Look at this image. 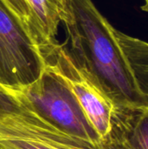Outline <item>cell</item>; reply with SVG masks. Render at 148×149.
<instances>
[{"mask_svg":"<svg viewBox=\"0 0 148 149\" xmlns=\"http://www.w3.org/2000/svg\"><path fill=\"white\" fill-rule=\"evenodd\" d=\"M10 90L57 127L88 141L105 144L85 118L65 79L51 65L47 63L41 76L30 86Z\"/></svg>","mask_w":148,"mask_h":149,"instance_id":"cell-3","label":"cell"},{"mask_svg":"<svg viewBox=\"0 0 148 149\" xmlns=\"http://www.w3.org/2000/svg\"><path fill=\"white\" fill-rule=\"evenodd\" d=\"M43 40V57L45 58L58 45L56 36L62 22L65 0H27Z\"/></svg>","mask_w":148,"mask_h":149,"instance_id":"cell-7","label":"cell"},{"mask_svg":"<svg viewBox=\"0 0 148 149\" xmlns=\"http://www.w3.org/2000/svg\"><path fill=\"white\" fill-rule=\"evenodd\" d=\"M114 34L140 91L148 100V42L126 35L116 29Z\"/></svg>","mask_w":148,"mask_h":149,"instance_id":"cell-8","label":"cell"},{"mask_svg":"<svg viewBox=\"0 0 148 149\" xmlns=\"http://www.w3.org/2000/svg\"><path fill=\"white\" fill-rule=\"evenodd\" d=\"M141 10L146 11V12H148V0H144V4L140 6Z\"/></svg>","mask_w":148,"mask_h":149,"instance_id":"cell-10","label":"cell"},{"mask_svg":"<svg viewBox=\"0 0 148 149\" xmlns=\"http://www.w3.org/2000/svg\"><path fill=\"white\" fill-rule=\"evenodd\" d=\"M3 2L26 24L35 37L42 52L43 40L27 0H3Z\"/></svg>","mask_w":148,"mask_h":149,"instance_id":"cell-9","label":"cell"},{"mask_svg":"<svg viewBox=\"0 0 148 149\" xmlns=\"http://www.w3.org/2000/svg\"><path fill=\"white\" fill-rule=\"evenodd\" d=\"M46 64L29 27L0 0V85L10 89L30 86Z\"/></svg>","mask_w":148,"mask_h":149,"instance_id":"cell-4","label":"cell"},{"mask_svg":"<svg viewBox=\"0 0 148 149\" xmlns=\"http://www.w3.org/2000/svg\"><path fill=\"white\" fill-rule=\"evenodd\" d=\"M65 79L76 97L85 118L99 140L106 145L119 107L75 62L70 51L58 45L46 57Z\"/></svg>","mask_w":148,"mask_h":149,"instance_id":"cell-5","label":"cell"},{"mask_svg":"<svg viewBox=\"0 0 148 149\" xmlns=\"http://www.w3.org/2000/svg\"><path fill=\"white\" fill-rule=\"evenodd\" d=\"M106 146L108 149H148V106L119 107Z\"/></svg>","mask_w":148,"mask_h":149,"instance_id":"cell-6","label":"cell"},{"mask_svg":"<svg viewBox=\"0 0 148 149\" xmlns=\"http://www.w3.org/2000/svg\"><path fill=\"white\" fill-rule=\"evenodd\" d=\"M62 22L75 62L119 107L148 106L114 34L92 0H65Z\"/></svg>","mask_w":148,"mask_h":149,"instance_id":"cell-1","label":"cell"},{"mask_svg":"<svg viewBox=\"0 0 148 149\" xmlns=\"http://www.w3.org/2000/svg\"><path fill=\"white\" fill-rule=\"evenodd\" d=\"M0 149H108L69 134L0 85Z\"/></svg>","mask_w":148,"mask_h":149,"instance_id":"cell-2","label":"cell"}]
</instances>
